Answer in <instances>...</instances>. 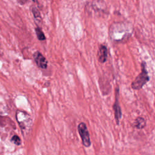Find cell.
I'll return each mask as SVG.
<instances>
[{
    "instance_id": "cell-1",
    "label": "cell",
    "mask_w": 155,
    "mask_h": 155,
    "mask_svg": "<svg viewBox=\"0 0 155 155\" xmlns=\"http://www.w3.org/2000/svg\"><path fill=\"white\" fill-rule=\"evenodd\" d=\"M150 80L148 71L146 68V64L144 61L141 63V71L131 82V87L133 90L141 89Z\"/></svg>"
},
{
    "instance_id": "cell-2",
    "label": "cell",
    "mask_w": 155,
    "mask_h": 155,
    "mask_svg": "<svg viewBox=\"0 0 155 155\" xmlns=\"http://www.w3.org/2000/svg\"><path fill=\"white\" fill-rule=\"evenodd\" d=\"M16 119L23 133L28 132L32 125V120L29 114L23 111L16 112Z\"/></svg>"
},
{
    "instance_id": "cell-3",
    "label": "cell",
    "mask_w": 155,
    "mask_h": 155,
    "mask_svg": "<svg viewBox=\"0 0 155 155\" xmlns=\"http://www.w3.org/2000/svg\"><path fill=\"white\" fill-rule=\"evenodd\" d=\"M78 130L81 136L82 144L85 147H89L91 145V140L86 124L84 122L79 123L78 126Z\"/></svg>"
},
{
    "instance_id": "cell-4",
    "label": "cell",
    "mask_w": 155,
    "mask_h": 155,
    "mask_svg": "<svg viewBox=\"0 0 155 155\" xmlns=\"http://www.w3.org/2000/svg\"><path fill=\"white\" fill-rule=\"evenodd\" d=\"M119 88L117 87L115 89V101L113 105V109L114 111V119L117 125L119 124V120L122 117V111L119 102Z\"/></svg>"
},
{
    "instance_id": "cell-5",
    "label": "cell",
    "mask_w": 155,
    "mask_h": 155,
    "mask_svg": "<svg viewBox=\"0 0 155 155\" xmlns=\"http://www.w3.org/2000/svg\"><path fill=\"white\" fill-rule=\"evenodd\" d=\"M33 58L36 65L41 68L45 69L47 67V60L39 51H36L34 53Z\"/></svg>"
},
{
    "instance_id": "cell-6",
    "label": "cell",
    "mask_w": 155,
    "mask_h": 155,
    "mask_svg": "<svg viewBox=\"0 0 155 155\" xmlns=\"http://www.w3.org/2000/svg\"><path fill=\"white\" fill-rule=\"evenodd\" d=\"M108 57V50L107 47L105 45L100 44L99 46L97 54V58L98 61L103 64L106 62Z\"/></svg>"
},
{
    "instance_id": "cell-7",
    "label": "cell",
    "mask_w": 155,
    "mask_h": 155,
    "mask_svg": "<svg viewBox=\"0 0 155 155\" xmlns=\"http://www.w3.org/2000/svg\"><path fill=\"white\" fill-rule=\"evenodd\" d=\"M146 125V121L142 117H137L134 122V126L137 129H142Z\"/></svg>"
},
{
    "instance_id": "cell-8",
    "label": "cell",
    "mask_w": 155,
    "mask_h": 155,
    "mask_svg": "<svg viewBox=\"0 0 155 155\" xmlns=\"http://www.w3.org/2000/svg\"><path fill=\"white\" fill-rule=\"evenodd\" d=\"M35 31H36V33L37 38L39 40L44 41V40L45 39V36L44 33L42 32V31L41 30L40 28L36 27L35 28Z\"/></svg>"
},
{
    "instance_id": "cell-9",
    "label": "cell",
    "mask_w": 155,
    "mask_h": 155,
    "mask_svg": "<svg viewBox=\"0 0 155 155\" xmlns=\"http://www.w3.org/2000/svg\"><path fill=\"white\" fill-rule=\"evenodd\" d=\"M32 12L33 13V16H34L35 19L36 21H41V17L40 13H39V11L38 10V9L36 7H33L32 8Z\"/></svg>"
},
{
    "instance_id": "cell-10",
    "label": "cell",
    "mask_w": 155,
    "mask_h": 155,
    "mask_svg": "<svg viewBox=\"0 0 155 155\" xmlns=\"http://www.w3.org/2000/svg\"><path fill=\"white\" fill-rule=\"evenodd\" d=\"M11 141L13 142L15 144L17 145H19L21 143V139L20 138L17 136V135H14L12 137V139H11Z\"/></svg>"
}]
</instances>
